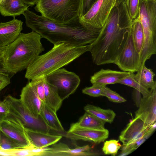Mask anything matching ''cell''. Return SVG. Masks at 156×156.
Instances as JSON below:
<instances>
[{
  "label": "cell",
  "mask_w": 156,
  "mask_h": 156,
  "mask_svg": "<svg viewBox=\"0 0 156 156\" xmlns=\"http://www.w3.org/2000/svg\"><path fill=\"white\" fill-rule=\"evenodd\" d=\"M132 22L125 3L112 9L97 38L91 44L89 51L95 64H114L126 41Z\"/></svg>",
  "instance_id": "6da1fadb"
},
{
  "label": "cell",
  "mask_w": 156,
  "mask_h": 156,
  "mask_svg": "<svg viewBox=\"0 0 156 156\" xmlns=\"http://www.w3.org/2000/svg\"><path fill=\"white\" fill-rule=\"evenodd\" d=\"M26 26L54 45L65 43L76 46L92 43L101 29L91 27L79 16L68 22L61 23L39 16L27 9L23 14Z\"/></svg>",
  "instance_id": "7a4b0ae2"
},
{
  "label": "cell",
  "mask_w": 156,
  "mask_h": 156,
  "mask_svg": "<svg viewBox=\"0 0 156 156\" xmlns=\"http://www.w3.org/2000/svg\"><path fill=\"white\" fill-rule=\"evenodd\" d=\"M91 47V44L76 46L62 43L54 45L48 51L38 55L33 60L26 69L25 77L31 80L46 76L90 51Z\"/></svg>",
  "instance_id": "3957f363"
},
{
  "label": "cell",
  "mask_w": 156,
  "mask_h": 156,
  "mask_svg": "<svg viewBox=\"0 0 156 156\" xmlns=\"http://www.w3.org/2000/svg\"><path fill=\"white\" fill-rule=\"evenodd\" d=\"M41 35L33 31L20 33L12 43L5 47L3 61L7 72L16 74L26 69L44 49Z\"/></svg>",
  "instance_id": "277c9868"
},
{
  "label": "cell",
  "mask_w": 156,
  "mask_h": 156,
  "mask_svg": "<svg viewBox=\"0 0 156 156\" xmlns=\"http://www.w3.org/2000/svg\"><path fill=\"white\" fill-rule=\"evenodd\" d=\"M139 16L144 33L141 66L156 53V0H140Z\"/></svg>",
  "instance_id": "5b68a950"
},
{
  "label": "cell",
  "mask_w": 156,
  "mask_h": 156,
  "mask_svg": "<svg viewBox=\"0 0 156 156\" xmlns=\"http://www.w3.org/2000/svg\"><path fill=\"white\" fill-rule=\"evenodd\" d=\"M82 0H37L35 10L47 19L61 23L79 16Z\"/></svg>",
  "instance_id": "8992f818"
},
{
  "label": "cell",
  "mask_w": 156,
  "mask_h": 156,
  "mask_svg": "<svg viewBox=\"0 0 156 156\" xmlns=\"http://www.w3.org/2000/svg\"><path fill=\"white\" fill-rule=\"evenodd\" d=\"M7 103L9 113L18 119L24 126L34 131L49 133L50 128L42 116L38 118L31 115L26 109L20 99L10 95L5 96L4 100Z\"/></svg>",
  "instance_id": "52a82bcc"
},
{
  "label": "cell",
  "mask_w": 156,
  "mask_h": 156,
  "mask_svg": "<svg viewBox=\"0 0 156 156\" xmlns=\"http://www.w3.org/2000/svg\"><path fill=\"white\" fill-rule=\"evenodd\" d=\"M47 82L53 87L63 101L76 91L80 83L78 76L65 68H60L46 76Z\"/></svg>",
  "instance_id": "ba28073f"
},
{
  "label": "cell",
  "mask_w": 156,
  "mask_h": 156,
  "mask_svg": "<svg viewBox=\"0 0 156 156\" xmlns=\"http://www.w3.org/2000/svg\"><path fill=\"white\" fill-rule=\"evenodd\" d=\"M126 0H98L84 16L80 17L87 25L101 29L110 12L115 6L125 3Z\"/></svg>",
  "instance_id": "9c48e42d"
},
{
  "label": "cell",
  "mask_w": 156,
  "mask_h": 156,
  "mask_svg": "<svg viewBox=\"0 0 156 156\" xmlns=\"http://www.w3.org/2000/svg\"><path fill=\"white\" fill-rule=\"evenodd\" d=\"M24 128L21 121L9 113L0 124V131L20 149L29 148L33 146L26 134Z\"/></svg>",
  "instance_id": "30bf717a"
},
{
  "label": "cell",
  "mask_w": 156,
  "mask_h": 156,
  "mask_svg": "<svg viewBox=\"0 0 156 156\" xmlns=\"http://www.w3.org/2000/svg\"><path fill=\"white\" fill-rule=\"evenodd\" d=\"M130 28L128 37L114 64L123 71L134 73L140 66V55L134 46Z\"/></svg>",
  "instance_id": "8fae6325"
},
{
  "label": "cell",
  "mask_w": 156,
  "mask_h": 156,
  "mask_svg": "<svg viewBox=\"0 0 156 156\" xmlns=\"http://www.w3.org/2000/svg\"><path fill=\"white\" fill-rule=\"evenodd\" d=\"M156 127V122L148 126L140 118L135 117L122 131L119 139L122 145H125L143 137L148 138Z\"/></svg>",
  "instance_id": "7c38bea8"
},
{
  "label": "cell",
  "mask_w": 156,
  "mask_h": 156,
  "mask_svg": "<svg viewBox=\"0 0 156 156\" xmlns=\"http://www.w3.org/2000/svg\"><path fill=\"white\" fill-rule=\"evenodd\" d=\"M108 130L106 129H96L78 127L72 124L69 130L60 135L73 140H81L99 144L108 138Z\"/></svg>",
  "instance_id": "4fadbf2b"
},
{
  "label": "cell",
  "mask_w": 156,
  "mask_h": 156,
  "mask_svg": "<svg viewBox=\"0 0 156 156\" xmlns=\"http://www.w3.org/2000/svg\"><path fill=\"white\" fill-rule=\"evenodd\" d=\"M135 117L140 118L148 126L156 122V86L150 89L147 96L141 98Z\"/></svg>",
  "instance_id": "5bb4252c"
},
{
  "label": "cell",
  "mask_w": 156,
  "mask_h": 156,
  "mask_svg": "<svg viewBox=\"0 0 156 156\" xmlns=\"http://www.w3.org/2000/svg\"><path fill=\"white\" fill-rule=\"evenodd\" d=\"M88 145L77 147L71 149L66 144L62 143L55 144L51 147H46L41 156H99L101 153L91 151Z\"/></svg>",
  "instance_id": "9a60e30c"
},
{
  "label": "cell",
  "mask_w": 156,
  "mask_h": 156,
  "mask_svg": "<svg viewBox=\"0 0 156 156\" xmlns=\"http://www.w3.org/2000/svg\"><path fill=\"white\" fill-rule=\"evenodd\" d=\"M20 99L25 108L31 115L37 118L39 116L43 102L30 82L23 88Z\"/></svg>",
  "instance_id": "2e32d148"
},
{
  "label": "cell",
  "mask_w": 156,
  "mask_h": 156,
  "mask_svg": "<svg viewBox=\"0 0 156 156\" xmlns=\"http://www.w3.org/2000/svg\"><path fill=\"white\" fill-rule=\"evenodd\" d=\"M23 24L14 18L10 21L0 23V47L8 46L17 38L23 29Z\"/></svg>",
  "instance_id": "e0dca14e"
},
{
  "label": "cell",
  "mask_w": 156,
  "mask_h": 156,
  "mask_svg": "<svg viewBox=\"0 0 156 156\" xmlns=\"http://www.w3.org/2000/svg\"><path fill=\"white\" fill-rule=\"evenodd\" d=\"M24 129L29 140L34 147H48L57 143L62 137L61 135H53L49 133L34 131L25 127Z\"/></svg>",
  "instance_id": "ac0fdd59"
},
{
  "label": "cell",
  "mask_w": 156,
  "mask_h": 156,
  "mask_svg": "<svg viewBox=\"0 0 156 156\" xmlns=\"http://www.w3.org/2000/svg\"><path fill=\"white\" fill-rule=\"evenodd\" d=\"M130 73V72L123 71L101 69L91 77L90 81L92 84L97 83L105 85L117 83Z\"/></svg>",
  "instance_id": "d6986e66"
},
{
  "label": "cell",
  "mask_w": 156,
  "mask_h": 156,
  "mask_svg": "<svg viewBox=\"0 0 156 156\" xmlns=\"http://www.w3.org/2000/svg\"><path fill=\"white\" fill-rule=\"evenodd\" d=\"M29 6L23 0H5L0 5V13L3 16L14 17L23 14Z\"/></svg>",
  "instance_id": "ffe728a7"
},
{
  "label": "cell",
  "mask_w": 156,
  "mask_h": 156,
  "mask_svg": "<svg viewBox=\"0 0 156 156\" xmlns=\"http://www.w3.org/2000/svg\"><path fill=\"white\" fill-rule=\"evenodd\" d=\"M56 112L45 102H42L40 115L50 129L59 133L60 134L65 131Z\"/></svg>",
  "instance_id": "44dd1931"
},
{
  "label": "cell",
  "mask_w": 156,
  "mask_h": 156,
  "mask_svg": "<svg viewBox=\"0 0 156 156\" xmlns=\"http://www.w3.org/2000/svg\"><path fill=\"white\" fill-rule=\"evenodd\" d=\"M43 83L45 92V102L56 112L61 107L63 101L55 88L47 82L45 76H43Z\"/></svg>",
  "instance_id": "7402d4cb"
},
{
  "label": "cell",
  "mask_w": 156,
  "mask_h": 156,
  "mask_svg": "<svg viewBox=\"0 0 156 156\" xmlns=\"http://www.w3.org/2000/svg\"><path fill=\"white\" fill-rule=\"evenodd\" d=\"M105 121L85 112L77 122L73 124L81 128L103 129H105Z\"/></svg>",
  "instance_id": "603a6c76"
},
{
  "label": "cell",
  "mask_w": 156,
  "mask_h": 156,
  "mask_svg": "<svg viewBox=\"0 0 156 156\" xmlns=\"http://www.w3.org/2000/svg\"><path fill=\"white\" fill-rule=\"evenodd\" d=\"M135 74L138 81L144 87L149 89L156 86V82L154 80L155 74L152 70L147 68L144 65L140 67Z\"/></svg>",
  "instance_id": "cb8c5ba5"
},
{
  "label": "cell",
  "mask_w": 156,
  "mask_h": 156,
  "mask_svg": "<svg viewBox=\"0 0 156 156\" xmlns=\"http://www.w3.org/2000/svg\"><path fill=\"white\" fill-rule=\"evenodd\" d=\"M130 30L134 46L136 51L140 55L143 45L144 37L142 27L139 16L132 20Z\"/></svg>",
  "instance_id": "d4e9b609"
},
{
  "label": "cell",
  "mask_w": 156,
  "mask_h": 156,
  "mask_svg": "<svg viewBox=\"0 0 156 156\" xmlns=\"http://www.w3.org/2000/svg\"><path fill=\"white\" fill-rule=\"evenodd\" d=\"M84 109L88 113L94 115L105 122L112 123L116 116V114L112 110L105 109L92 105L87 104Z\"/></svg>",
  "instance_id": "484cf974"
},
{
  "label": "cell",
  "mask_w": 156,
  "mask_h": 156,
  "mask_svg": "<svg viewBox=\"0 0 156 156\" xmlns=\"http://www.w3.org/2000/svg\"><path fill=\"white\" fill-rule=\"evenodd\" d=\"M117 83L125 85L134 88L141 94L143 97L147 96L150 90L142 86L136 79L134 73H130L127 76L119 81Z\"/></svg>",
  "instance_id": "4316f807"
},
{
  "label": "cell",
  "mask_w": 156,
  "mask_h": 156,
  "mask_svg": "<svg viewBox=\"0 0 156 156\" xmlns=\"http://www.w3.org/2000/svg\"><path fill=\"white\" fill-rule=\"evenodd\" d=\"M121 146L119 140H107L104 144L102 148V151L105 154L114 156L117 154Z\"/></svg>",
  "instance_id": "83f0119b"
},
{
  "label": "cell",
  "mask_w": 156,
  "mask_h": 156,
  "mask_svg": "<svg viewBox=\"0 0 156 156\" xmlns=\"http://www.w3.org/2000/svg\"><path fill=\"white\" fill-rule=\"evenodd\" d=\"M101 96H105L110 101L115 103H124L126 101L125 99L119 94L106 86L103 88Z\"/></svg>",
  "instance_id": "f1b7e54d"
},
{
  "label": "cell",
  "mask_w": 156,
  "mask_h": 156,
  "mask_svg": "<svg viewBox=\"0 0 156 156\" xmlns=\"http://www.w3.org/2000/svg\"><path fill=\"white\" fill-rule=\"evenodd\" d=\"M140 0H126L125 4L131 19L133 20L139 16Z\"/></svg>",
  "instance_id": "f546056e"
},
{
  "label": "cell",
  "mask_w": 156,
  "mask_h": 156,
  "mask_svg": "<svg viewBox=\"0 0 156 156\" xmlns=\"http://www.w3.org/2000/svg\"><path fill=\"white\" fill-rule=\"evenodd\" d=\"M43 76L34 78L30 81L34 88L40 100L42 102H45V92L43 83Z\"/></svg>",
  "instance_id": "4dcf8cb0"
},
{
  "label": "cell",
  "mask_w": 156,
  "mask_h": 156,
  "mask_svg": "<svg viewBox=\"0 0 156 156\" xmlns=\"http://www.w3.org/2000/svg\"><path fill=\"white\" fill-rule=\"evenodd\" d=\"M0 147L1 150L12 151L20 149L11 140L0 131Z\"/></svg>",
  "instance_id": "1f68e13d"
},
{
  "label": "cell",
  "mask_w": 156,
  "mask_h": 156,
  "mask_svg": "<svg viewBox=\"0 0 156 156\" xmlns=\"http://www.w3.org/2000/svg\"><path fill=\"white\" fill-rule=\"evenodd\" d=\"M106 85L100 84H93L92 85L82 90L83 93L90 96L97 97L101 96L103 88Z\"/></svg>",
  "instance_id": "d6a6232c"
},
{
  "label": "cell",
  "mask_w": 156,
  "mask_h": 156,
  "mask_svg": "<svg viewBox=\"0 0 156 156\" xmlns=\"http://www.w3.org/2000/svg\"><path fill=\"white\" fill-rule=\"evenodd\" d=\"M98 0H82L79 16H84Z\"/></svg>",
  "instance_id": "836d02e7"
},
{
  "label": "cell",
  "mask_w": 156,
  "mask_h": 156,
  "mask_svg": "<svg viewBox=\"0 0 156 156\" xmlns=\"http://www.w3.org/2000/svg\"><path fill=\"white\" fill-rule=\"evenodd\" d=\"M9 113L7 105L4 100L0 101V124L6 118Z\"/></svg>",
  "instance_id": "e575fe53"
},
{
  "label": "cell",
  "mask_w": 156,
  "mask_h": 156,
  "mask_svg": "<svg viewBox=\"0 0 156 156\" xmlns=\"http://www.w3.org/2000/svg\"><path fill=\"white\" fill-rule=\"evenodd\" d=\"M10 83V79L7 73L0 72V92Z\"/></svg>",
  "instance_id": "d590c367"
},
{
  "label": "cell",
  "mask_w": 156,
  "mask_h": 156,
  "mask_svg": "<svg viewBox=\"0 0 156 156\" xmlns=\"http://www.w3.org/2000/svg\"><path fill=\"white\" fill-rule=\"evenodd\" d=\"M5 47H0V72H7L5 67L3 58L4 52Z\"/></svg>",
  "instance_id": "8d00e7d4"
},
{
  "label": "cell",
  "mask_w": 156,
  "mask_h": 156,
  "mask_svg": "<svg viewBox=\"0 0 156 156\" xmlns=\"http://www.w3.org/2000/svg\"><path fill=\"white\" fill-rule=\"evenodd\" d=\"M25 3L27 5L33 6L35 5L37 0H23Z\"/></svg>",
  "instance_id": "74e56055"
},
{
  "label": "cell",
  "mask_w": 156,
  "mask_h": 156,
  "mask_svg": "<svg viewBox=\"0 0 156 156\" xmlns=\"http://www.w3.org/2000/svg\"><path fill=\"white\" fill-rule=\"evenodd\" d=\"M5 1V0H0V5L2 4Z\"/></svg>",
  "instance_id": "f35d334b"
},
{
  "label": "cell",
  "mask_w": 156,
  "mask_h": 156,
  "mask_svg": "<svg viewBox=\"0 0 156 156\" xmlns=\"http://www.w3.org/2000/svg\"><path fill=\"white\" fill-rule=\"evenodd\" d=\"M0 150H1V148H0Z\"/></svg>",
  "instance_id": "ab89813d"
}]
</instances>
